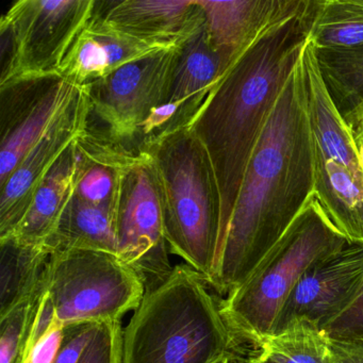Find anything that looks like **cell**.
I'll return each mask as SVG.
<instances>
[{
    "label": "cell",
    "mask_w": 363,
    "mask_h": 363,
    "mask_svg": "<svg viewBox=\"0 0 363 363\" xmlns=\"http://www.w3.org/2000/svg\"><path fill=\"white\" fill-rule=\"evenodd\" d=\"M44 299L65 326L118 322L145 294L139 274L111 252L57 250L44 269Z\"/></svg>",
    "instance_id": "cell-6"
},
{
    "label": "cell",
    "mask_w": 363,
    "mask_h": 363,
    "mask_svg": "<svg viewBox=\"0 0 363 363\" xmlns=\"http://www.w3.org/2000/svg\"><path fill=\"white\" fill-rule=\"evenodd\" d=\"M246 363H271L269 361H267V359L262 358V357L259 356L258 352H257L256 356L250 358V360Z\"/></svg>",
    "instance_id": "cell-29"
},
{
    "label": "cell",
    "mask_w": 363,
    "mask_h": 363,
    "mask_svg": "<svg viewBox=\"0 0 363 363\" xmlns=\"http://www.w3.org/2000/svg\"><path fill=\"white\" fill-rule=\"evenodd\" d=\"M258 354L271 363H327L328 337L310 325L295 324L269 335Z\"/></svg>",
    "instance_id": "cell-22"
},
{
    "label": "cell",
    "mask_w": 363,
    "mask_h": 363,
    "mask_svg": "<svg viewBox=\"0 0 363 363\" xmlns=\"http://www.w3.org/2000/svg\"><path fill=\"white\" fill-rule=\"evenodd\" d=\"M118 256L142 278L145 292L173 271L162 201L150 157L142 152L123 174L116 218Z\"/></svg>",
    "instance_id": "cell-9"
},
{
    "label": "cell",
    "mask_w": 363,
    "mask_h": 363,
    "mask_svg": "<svg viewBox=\"0 0 363 363\" xmlns=\"http://www.w3.org/2000/svg\"><path fill=\"white\" fill-rule=\"evenodd\" d=\"M50 255L45 245L0 239V318L35 296Z\"/></svg>",
    "instance_id": "cell-19"
},
{
    "label": "cell",
    "mask_w": 363,
    "mask_h": 363,
    "mask_svg": "<svg viewBox=\"0 0 363 363\" xmlns=\"http://www.w3.org/2000/svg\"><path fill=\"white\" fill-rule=\"evenodd\" d=\"M74 143L48 172L35 192L28 212L9 237L35 245H45L52 237L75 193Z\"/></svg>",
    "instance_id": "cell-17"
},
{
    "label": "cell",
    "mask_w": 363,
    "mask_h": 363,
    "mask_svg": "<svg viewBox=\"0 0 363 363\" xmlns=\"http://www.w3.org/2000/svg\"><path fill=\"white\" fill-rule=\"evenodd\" d=\"M363 284V243H350L316 261L284 301L273 335L295 324L323 329L358 295Z\"/></svg>",
    "instance_id": "cell-11"
},
{
    "label": "cell",
    "mask_w": 363,
    "mask_h": 363,
    "mask_svg": "<svg viewBox=\"0 0 363 363\" xmlns=\"http://www.w3.org/2000/svg\"><path fill=\"white\" fill-rule=\"evenodd\" d=\"M207 280L186 263L146 291L123 329L121 363H222L239 339Z\"/></svg>",
    "instance_id": "cell-3"
},
{
    "label": "cell",
    "mask_w": 363,
    "mask_h": 363,
    "mask_svg": "<svg viewBox=\"0 0 363 363\" xmlns=\"http://www.w3.org/2000/svg\"><path fill=\"white\" fill-rule=\"evenodd\" d=\"M93 20L127 37L178 48L205 24L199 0H95Z\"/></svg>",
    "instance_id": "cell-13"
},
{
    "label": "cell",
    "mask_w": 363,
    "mask_h": 363,
    "mask_svg": "<svg viewBox=\"0 0 363 363\" xmlns=\"http://www.w3.org/2000/svg\"><path fill=\"white\" fill-rule=\"evenodd\" d=\"M229 363H246L244 361L240 360V359H235V360H231Z\"/></svg>",
    "instance_id": "cell-30"
},
{
    "label": "cell",
    "mask_w": 363,
    "mask_h": 363,
    "mask_svg": "<svg viewBox=\"0 0 363 363\" xmlns=\"http://www.w3.org/2000/svg\"><path fill=\"white\" fill-rule=\"evenodd\" d=\"M313 0L269 25L208 95L190 129L205 146L220 201L218 252L250 157L309 38ZM216 252V255H218Z\"/></svg>",
    "instance_id": "cell-2"
},
{
    "label": "cell",
    "mask_w": 363,
    "mask_h": 363,
    "mask_svg": "<svg viewBox=\"0 0 363 363\" xmlns=\"http://www.w3.org/2000/svg\"><path fill=\"white\" fill-rule=\"evenodd\" d=\"M315 196L239 288L220 299V310L239 340L260 345L273 335L276 318L312 264L345 247Z\"/></svg>",
    "instance_id": "cell-5"
},
{
    "label": "cell",
    "mask_w": 363,
    "mask_h": 363,
    "mask_svg": "<svg viewBox=\"0 0 363 363\" xmlns=\"http://www.w3.org/2000/svg\"><path fill=\"white\" fill-rule=\"evenodd\" d=\"M79 89L61 74L24 76L0 84V186Z\"/></svg>",
    "instance_id": "cell-10"
},
{
    "label": "cell",
    "mask_w": 363,
    "mask_h": 363,
    "mask_svg": "<svg viewBox=\"0 0 363 363\" xmlns=\"http://www.w3.org/2000/svg\"><path fill=\"white\" fill-rule=\"evenodd\" d=\"M315 50L327 90L352 131L363 121V46Z\"/></svg>",
    "instance_id": "cell-20"
},
{
    "label": "cell",
    "mask_w": 363,
    "mask_h": 363,
    "mask_svg": "<svg viewBox=\"0 0 363 363\" xmlns=\"http://www.w3.org/2000/svg\"><path fill=\"white\" fill-rule=\"evenodd\" d=\"M176 50L129 63L86 86L89 118L97 120L95 126H89L135 152L139 129L156 108L167 103Z\"/></svg>",
    "instance_id": "cell-8"
},
{
    "label": "cell",
    "mask_w": 363,
    "mask_h": 363,
    "mask_svg": "<svg viewBox=\"0 0 363 363\" xmlns=\"http://www.w3.org/2000/svg\"><path fill=\"white\" fill-rule=\"evenodd\" d=\"M212 48L229 67L275 21L293 13L303 0H199Z\"/></svg>",
    "instance_id": "cell-14"
},
{
    "label": "cell",
    "mask_w": 363,
    "mask_h": 363,
    "mask_svg": "<svg viewBox=\"0 0 363 363\" xmlns=\"http://www.w3.org/2000/svg\"><path fill=\"white\" fill-rule=\"evenodd\" d=\"M314 196V148L301 63L250 157L209 286L228 295L248 279Z\"/></svg>",
    "instance_id": "cell-1"
},
{
    "label": "cell",
    "mask_w": 363,
    "mask_h": 363,
    "mask_svg": "<svg viewBox=\"0 0 363 363\" xmlns=\"http://www.w3.org/2000/svg\"><path fill=\"white\" fill-rule=\"evenodd\" d=\"M323 333L328 339L363 341V284L352 303Z\"/></svg>",
    "instance_id": "cell-25"
},
{
    "label": "cell",
    "mask_w": 363,
    "mask_h": 363,
    "mask_svg": "<svg viewBox=\"0 0 363 363\" xmlns=\"http://www.w3.org/2000/svg\"><path fill=\"white\" fill-rule=\"evenodd\" d=\"M118 207H97L73 196L45 246L50 252L91 250L118 255Z\"/></svg>",
    "instance_id": "cell-18"
},
{
    "label": "cell",
    "mask_w": 363,
    "mask_h": 363,
    "mask_svg": "<svg viewBox=\"0 0 363 363\" xmlns=\"http://www.w3.org/2000/svg\"><path fill=\"white\" fill-rule=\"evenodd\" d=\"M65 337V325L55 315L45 333L35 342L23 363H54Z\"/></svg>",
    "instance_id": "cell-27"
},
{
    "label": "cell",
    "mask_w": 363,
    "mask_h": 363,
    "mask_svg": "<svg viewBox=\"0 0 363 363\" xmlns=\"http://www.w3.org/2000/svg\"><path fill=\"white\" fill-rule=\"evenodd\" d=\"M233 360H235V359H233ZM231 360H227V361H225V362H222V363H229L230 362Z\"/></svg>",
    "instance_id": "cell-31"
},
{
    "label": "cell",
    "mask_w": 363,
    "mask_h": 363,
    "mask_svg": "<svg viewBox=\"0 0 363 363\" xmlns=\"http://www.w3.org/2000/svg\"><path fill=\"white\" fill-rule=\"evenodd\" d=\"M309 39L318 50L363 46V0H313Z\"/></svg>",
    "instance_id": "cell-21"
},
{
    "label": "cell",
    "mask_w": 363,
    "mask_h": 363,
    "mask_svg": "<svg viewBox=\"0 0 363 363\" xmlns=\"http://www.w3.org/2000/svg\"><path fill=\"white\" fill-rule=\"evenodd\" d=\"M122 320L99 323L78 363H121Z\"/></svg>",
    "instance_id": "cell-24"
},
{
    "label": "cell",
    "mask_w": 363,
    "mask_h": 363,
    "mask_svg": "<svg viewBox=\"0 0 363 363\" xmlns=\"http://www.w3.org/2000/svg\"><path fill=\"white\" fill-rule=\"evenodd\" d=\"M94 323H74L65 326V337L54 363H78L96 331Z\"/></svg>",
    "instance_id": "cell-26"
},
{
    "label": "cell",
    "mask_w": 363,
    "mask_h": 363,
    "mask_svg": "<svg viewBox=\"0 0 363 363\" xmlns=\"http://www.w3.org/2000/svg\"><path fill=\"white\" fill-rule=\"evenodd\" d=\"M89 99L80 86L71 105L40 138L0 186V239L9 237L21 224L40 184L65 150L88 128Z\"/></svg>",
    "instance_id": "cell-12"
},
{
    "label": "cell",
    "mask_w": 363,
    "mask_h": 363,
    "mask_svg": "<svg viewBox=\"0 0 363 363\" xmlns=\"http://www.w3.org/2000/svg\"><path fill=\"white\" fill-rule=\"evenodd\" d=\"M173 48L127 37L92 18L69 48L60 74L77 86H86L129 63Z\"/></svg>",
    "instance_id": "cell-15"
},
{
    "label": "cell",
    "mask_w": 363,
    "mask_h": 363,
    "mask_svg": "<svg viewBox=\"0 0 363 363\" xmlns=\"http://www.w3.org/2000/svg\"><path fill=\"white\" fill-rule=\"evenodd\" d=\"M327 363H363V341L328 339Z\"/></svg>",
    "instance_id": "cell-28"
},
{
    "label": "cell",
    "mask_w": 363,
    "mask_h": 363,
    "mask_svg": "<svg viewBox=\"0 0 363 363\" xmlns=\"http://www.w3.org/2000/svg\"><path fill=\"white\" fill-rule=\"evenodd\" d=\"M229 67L212 48L203 24L176 50L171 86L165 104H180L194 120L208 95Z\"/></svg>",
    "instance_id": "cell-16"
},
{
    "label": "cell",
    "mask_w": 363,
    "mask_h": 363,
    "mask_svg": "<svg viewBox=\"0 0 363 363\" xmlns=\"http://www.w3.org/2000/svg\"><path fill=\"white\" fill-rule=\"evenodd\" d=\"M43 284L35 296L0 318V363H23L43 296Z\"/></svg>",
    "instance_id": "cell-23"
},
{
    "label": "cell",
    "mask_w": 363,
    "mask_h": 363,
    "mask_svg": "<svg viewBox=\"0 0 363 363\" xmlns=\"http://www.w3.org/2000/svg\"><path fill=\"white\" fill-rule=\"evenodd\" d=\"M142 152L150 157L156 173L169 252L209 281L220 240V201L205 146L186 127Z\"/></svg>",
    "instance_id": "cell-4"
},
{
    "label": "cell",
    "mask_w": 363,
    "mask_h": 363,
    "mask_svg": "<svg viewBox=\"0 0 363 363\" xmlns=\"http://www.w3.org/2000/svg\"><path fill=\"white\" fill-rule=\"evenodd\" d=\"M95 0H18L1 16L0 84L60 74L69 48L94 14Z\"/></svg>",
    "instance_id": "cell-7"
}]
</instances>
